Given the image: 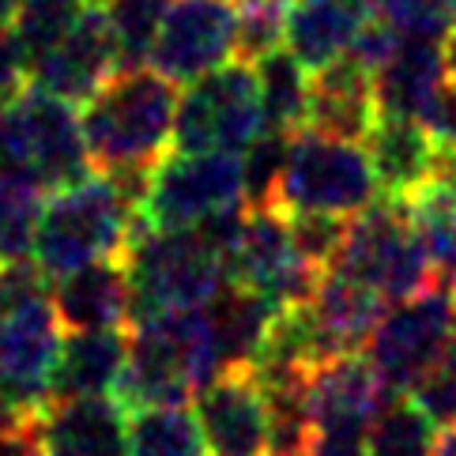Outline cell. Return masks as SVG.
I'll use <instances>...</instances> for the list:
<instances>
[{"label": "cell", "mask_w": 456, "mask_h": 456, "mask_svg": "<svg viewBox=\"0 0 456 456\" xmlns=\"http://www.w3.org/2000/svg\"><path fill=\"white\" fill-rule=\"evenodd\" d=\"M177 99H182L177 84L155 72L148 61L121 64L79 113L91 167L99 174L155 167L170 151Z\"/></svg>", "instance_id": "6da1fadb"}, {"label": "cell", "mask_w": 456, "mask_h": 456, "mask_svg": "<svg viewBox=\"0 0 456 456\" xmlns=\"http://www.w3.org/2000/svg\"><path fill=\"white\" fill-rule=\"evenodd\" d=\"M121 265L133 290V324L170 314V309L200 305L226 283L219 253L208 246L197 226L159 231L133 219Z\"/></svg>", "instance_id": "7a4b0ae2"}, {"label": "cell", "mask_w": 456, "mask_h": 456, "mask_svg": "<svg viewBox=\"0 0 456 456\" xmlns=\"http://www.w3.org/2000/svg\"><path fill=\"white\" fill-rule=\"evenodd\" d=\"M133 219L136 211L118 185L106 174H87L84 182L53 189V197H45L35 260L50 275L76 272L94 260H113L125 253Z\"/></svg>", "instance_id": "3957f363"}, {"label": "cell", "mask_w": 456, "mask_h": 456, "mask_svg": "<svg viewBox=\"0 0 456 456\" xmlns=\"http://www.w3.org/2000/svg\"><path fill=\"white\" fill-rule=\"evenodd\" d=\"M211 381L204 336H200V305L170 309L133 324L128 336L125 370L118 381V396L128 411L136 407H174Z\"/></svg>", "instance_id": "277c9868"}, {"label": "cell", "mask_w": 456, "mask_h": 456, "mask_svg": "<svg viewBox=\"0 0 456 456\" xmlns=\"http://www.w3.org/2000/svg\"><path fill=\"white\" fill-rule=\"evenodd\" d=\"M332 272L370 287L385 302H400L437 280L411 211L396 197H378L347 219V234L332 260Z\"/></svg>", "instance_id": "5b68a950"}, {"label": "cell", "mask_w": 456, "mask_h": 456, "mask_svg": "<svg viewBox=\"0 0 456 456\" xmlns=\"http://www.w3.org/2000/svg\"><path fill=\"white\" fill-rule=\"evenodd\" d=\"M0 167L35 174L45 189H64L94 174L72 102L27 84L0 102Z\"/></svg>", "instance_id": "8992f818"}, {"label": "cell", "mask_w": 456, "mask_h": 456, "mask_svg": "<svg viewBox=\"0 0 456 456\" xmlns=\"http://www.w3.org/2000/svg\"><path fill=\"white\" fill-rule=\"evenodd\" d=\"M378 197V174H373V162L358 140L324 136L317 128H295L290 133L275 208L329 211V216L351 219Z\"/></svg>", "instance_id": "52a82bcc"}, {"label": "cell", "mask_w": 456, "mask_h": 456, "mask_svg": "<svg viewBox=\"0 0 456 456\" xmlns=\"http://www.w3.org/2000/svg\"><path fill=\"white\" fill-rule=\"evenodd\" d=\"M456 336V290L442 280L393 302L366 339L370 366L393 393H411L442 366Z\"/></svg>", "instance_id": "ba28073f"}, {"label": "cell", "mask_w": 456, "mask_h": 456, "mask_svg": "<svg viewBox=\"0 0 456 456\" xmlns=\"http://www.w3.org/2000/svg\"><path fill=\"white\" fill-rule=\"evenodd\" d=\"M265 133V106L253 61H226L182 91L174 118V151H226L241 155Z\"/></svg>", "instance_id": "9c48e42d"}, {"label": "cell", "mask_w": 456, "mask_h": 456, "mask_svg": "<svg viewBox=\"0 0 456 456\" xmlns=\"http://www.w3.org/2000/svg\"><path fill=\"white\" fill-rule=\"evenodd\" d=\"M246 204L241 155L226 151H167L148 177V192L136 211L140 223L159 231H189L204 219Z\"/></svg>", "instance_id": "30bf717a"}, {"label": "cell", "mask_w": 456, "mask_h": 456, "mask_svg": "<svg viewBox=\"0 0 456 456\" xmlns=\"http://www.w3.org/2000/svg\"><path fill=\"white\" fill-rule=\"evenodd\" d=\"M223 268L231 283L265 295L275 309L309 302L324 275L295 249L283 208H246V219Z\"/></svg>", "instance_id": "8fae6325"}, {"label": "cell", "mask_w": 456, "mask_h": 456, "mask_svg": "<svg viewBox=\"0 0 456 456\" xmlns=\"http://www.w3.org/2000/svg\"><path fill=\"white\" fill-rule=\"evenodd\" d=\"M234 57L238 0H174L148 50V64L174 84H192Z\"/></svg>", "instance_id": "7c38bea8"}, {"label": "cell", "mask_w": 456, "mask_h": 456, "mask_svg": "<svg viewBox=\"0 0 456 456\" xmlns=\"http://www.w3.org/2000/svg\"><path fill=\"white\" fill-rule=\"evenodd\" d=\"M118 69H121V45H118V30L110 23V12L102 0H87V8L79 12L69 35L57 45H50L42 57L30 61L27 84L76 106L87 102Z\"/></svg>", "instance_id": "4fadbf2b"}, {"label": "cell", "mask_w": 456, "mask_h": 456, "mask_svg": "<svg viewBox=\"0 0 456 456\" xmlns=\"http://www.w3.org/2000/svg\"><path fill=\"white\" fill-rule=\"evenodd\" d=\"M197 422L211 456H265L268 400L253 370L219 373L197 393Z\"/></svg>", "instance_id": "5bb4252c"}, {"label": "cell", "mask_w": 456, "mask_h": 456, "mask_svg": "<svg viewBox=\"0 0 456 456\" xmlns=\"http://www.w3.org/2000/svg\"><path fill=\"white\" fill-rule=\"evenodd\" d=\"M35 437L42 456H128V407L118 396L50 400Z\"/></svg>", "instance_id": "9a60e30c"}, {"label": "cell", "mask_w": 456, "mask_h": 456, "mask_svg": "<svg viewBox=\"0 0 456 456\" xmlns=\"http://www.w3.org/2000/svg\"><path fill=\"white\" fill-rule=\"evenodd\" d=\"M393 388L362 354H339L309 373V419L314 430L366 434Z\"/></svg>", "instance_id": "2e32d148"}, {"label": "cell", "mask_w": 456, "mask_h": 456, "mask_svg": "<svg viewBox=\"0 0 456 456\" xmlns=\"http://www.w3.org/2000/svg\"><path fill=\"white\" fill-rule=\"evenodd\" d=\"M378 121V94L373 72L362 69L351 53L324 64L309 76V110L302 128H317L324 136H344L362 143L370 125Z\"/></svg>", "instance_id": "e0dca14e"}, {"label": "cell", "mask_w": 456, "mask_h": 456, "mask_svg": "<svg viewBox=\"0 0 456 456\" xmlns=\"http://www.w3.org/2000/svg\"><path fill=\"white\" fill-rule=\"evenodd\" d=\"M53 309L64 332L125 329L133 321V290H128L121 256L94 260V265L57 275Z\"/></svg>", "instance_id": "ac0fdd59"}, {"label": "cell", "mask_w": 456, "mask_h": 456, "mask_svg": "<svg viewBox=\"0 0 456 456\" xmlns=\"http://www.w3.org/2000/svg\"><path fill=\"white\" fill-rule=\"evenodd\" d=\"M305 309H309V321H314L321 362H329V358L358 354L366 347L373 324L385 314V298L329 268L321 275L314 298L305 302Z\"/></svg>", "instance_id": "d6986e66"}, {"label": "cell", "mask_w": 456, "mask_h": 456, "mask_svg": "<svg viewBox=\"0 0 456 456\" xmlns=\"http://www.w3.org/2000/svg\"><path fill=\"white\" fill-rule=\"evenodd\" d=\"M366 20V0H290L283 50L314 76L351 50Z\"/></svg>", "instance_id": "ffe728a7"}, {"label": "cell", "mask_w": 456, "mask_h": 456, "mask_svg": "<svg viewBox=\"0 0 456 456\" xmlns=\"http://www.w3.org/2000/svg\"><path fill=\"white\" fill-rule=\"evenodd\" d=\"M445 87L442 69V38L403 35L393 61L373 76V94H378V113H393L427 125L437 94Z\"/></svg>", "instance_id": "44dd1931"}, {"label": "cell", "mask_w": 456, "mask_h": 456, "mask_svg": "<svg viewBox=\"0 0 456 456\" xmlns=\"http://www.w3.org/2000/svg\"><path fill=\"white\" fill-rule=\"evenodd\" d=\"M362 148L378 174L381 197H411V192L434 174L437 162V143L419 121L393 118V113H378V121L370 125Z\"/></svg>", "instance_id": "7402d4cb"}, {"label": "cell", "mask_w": 456, "mask_h": 456, "mask_svg": "<svg viewBox=\"0 0 456 456\" xmlns=\"http://www.w3.org/2000/svg\"><path fill=\"white\" fill-rule=\"evenodd\" d=\"M125 354H128V336L121 329L64 332V344L50 378V400L113 396L125 370Z\"/></svg>", "instance_id": "603a6c76"}, {"label": "cell", "mask_w": 456, "mask_h": 456, "mask_svg": "<svg viewBox=\"0 0 456 456\" xmlns=\"http://www.w3.org/2000/svg\"><path fill=\"white\" fill-rule=\"evenodd\" d=\"M45 197H50V189L35 174L0 167V265L27 260L35 253V234Z\"/></svg>", "instance_id": "cb8c5ba5"}, {"label": "cell", "mask_w": 456, "mask_h": 456, "mask_svg": "<svg viewBox=\"0 0 456 456\" xmlns=\"http://www.w3.org/2000/svg\"><path fill=\"white\" fill-rule=\"evenodd\" d=\"M437 434H442L437 422L422 411L415 396L393 393L370 422L366 452L370 456H434Z\"/></svg>", "instance_id": "d4e9b609"}, {"label": "cell", "mask_w": 456, "mask_h": 456, "mask_svg": "<svg viewBox=\"0 0 456 456\" xmlns=\"http://www.w3.org/2000/svg\"><path fill=\"white\" fill-rule=\"evenodd\" d=\"M204 434L185 403L128 411V456H204Z\"/></svg>", "instance_id": "484cf974"}, {"label": "cell", "mask_w": 456, "mask_h": 456, "mask_svg": "<svg viewBox=\"0 0 456 456\" xmlns=\"http://www.w3.org/2000/svg\"><path fill=\"white\" fill-rule=\"evenodd\" d=\"M253 69L260 84V106H265V128H283V133L302 128L309 110V72L283 45L256 57Z\"/></svg>", "instance_id": "4316f807"}, {"label": "cell", "mask_w": 456, "mask_h": 456, "mask_svg": "<svg viewBox=\"0 0 456 456\" xmlns=\"http://www.w3.org/2000/svg\"><path fill=\"white\" fill-rule=\"evenodd\" d=\"M84 8H87V0H23L12 20V35L20 38L27 64L69 35Z\"/></svg>", "instance_id": "83f0119b"}, {"label": "cell", "mask_w": 456, "mask_h": 456, "mask_svg": "<svg viewBox=\"0 0 456 456\" xmlns=\"http://www.w3.org/2000/svg\"><path fill=\"white\" fill-rule=\"evenodd\" d=\"M290 133L265 128L246 151H241V182H246V208H275L280 177L287 167Z\"/></svg>", "instance_id": "f1b7e54d"}, {"label": "cell", "mask_w": 456, "mask_h": 456, "mask_svg": "<svg viewBox=\"0 0 456 456\" xmlns=\"http://www.w3.org/2000/svg\"><path fill=\"white\" fill-rule=\"evenodd\" d=\"M110 12V23L118 30L121 64H143L148 50L159 35V23L174 0H102Z\"/></svg>", "instance_id": "f546056e"}, {"label": "cell", "mask_w": 456, "mask_h": 456, "mask_svg": "<svg viewBox=\"0 0 456 456\" xmlns=\"http://www.w3.org/2000/svg\"><path fill=\"white\" fill-rule=\"evenodd\" d=\"M290 0H238V57L256 61L283 45Z\"/></svg>", "instance_id": "4dcf8cb0"}, {"label": "cell", "mask_w": 456, "mask_h": 456, "mask_svg": "<svg viewBox=\"0 0 456 456\" xmlns=\"http://www.w3.org/2000/svg\"><path fill=\"white\" fill-rule=\"evenodd\" d=\"M366 8L403 35L445 38L456 27V0H366Z\"/></svg>", "instance_id": "1f68e13d"}, {"label": "cell", "mask_w": 456, "mask_h": 456, "mask_svg": "<svg viewBox=\"0 0 456 456\" xmlns=\"http://www.w3.org/2000/svg\"><path fill=\"white\" fill-rule=\"evenodd\" d=\"M287 223H290L295 249L314 268L329 272L336 253H339V246H344L347 219L344 216H329V211H287Z\"/></svg>", "instance_id": "d6a6232c"}, {"label": "cell", "mask_w": 456, "mask_h": 456, "mask_svg": "<svg viewBox=\"0 0 456 456\" xmlns=\"http://www.w3.org/2000/svg\"><path fill=\"white\" fill-rule=\"evenodd\" d=\"M400 42H403V30L400 27H393L388 20H381V15H373L370 12V20L362 23V30L354 35V42H351V57L362 64V69H370L373 76H378L388 61H393V53L400 50Z\"/></svg>", "instance_id": "836d02e7"}, {"label": "cell", "mask_w": 456, "mask_h": 456, "mask_svg": "<svg viewBox=\"0 0 456 456\" xmlns=\"http://www.w3.org/2000/svg\"><path fill=\"white\" fill-rule=\"evenodd\" d=\"M27 53L8 23H0V102L12 99L20 87H27Z\"/></svg>", "instance_id": "e575fe53"}, {"label": "cell", "mask_w": 456, "mask_h": 456, "mask_svg": "<svg viewBox=\"0 0 456 456\" xmlns=\"http://www.w3.org/2000/svg\"><path fill=\"white\" fill-rule=\"evenodd\" d=\"M422 128L434 136V143L442 151H456V84L452 79H445V87H442V94H437V102H434L430 118Z\"/></svg>", "instance_id": "d590c367"}, {"label": "cell", "mask_w": 456, "mask_h": 456, "mask_svg": "<svg viewBox=\"0 0 456 456\" xmlns=\"http://www.w3.org/2000/svg\"><path fill=\"white\" fill-rule=\"evenodd\" d=\"M302 456H370L366 434H344V430H314Z\"/></svg>", "instance_id": "8d00e7d4"}, {"label": "cell", "mask_w": 456, "mask_h": 456, "mask_svg": "<svg viewBox=\"0 0 456 456\" xmlns=\"http://www.w3.org/2000/svg\"><path fill=\"white\" fill-rule=\"evenodd\" d=\"M35 452H38V437H35V430H30V434L0 437V456H35Z\"/></svg>", "instance_id": "74e56055"}, {"label": "cell", "mask_w": 456, "mask_h": 456, "mask_svg": "<svg viewBox=\"0 0 456 456\" xmlns=\"http://www.w3.org/2000/svg\"><path fill=\"white\" fill-rule=\"evenodd\" d=\"M442 69H445V79L456 84V27L442 38Z\"/></svg>", "instance_id": "f35d334b"}, {"label": "cell", "mask_w": 456, "mask_h": 456, "mask_svg": "<svg viewBox=\"0 0 456 456\" xmlns=\"http://www.w3.org/2000/svg\"><path fill=\"white\" fill-rule=\"evenodd\" d=\"M434 456H456V422H452V427H442V434H437V445H434Z\"/></svg>", "instance_id": "ab89813d"}, {"label": "cell", "mask_w": 456, "mask_h": 456, "mask_svg": "<svg viewBox=\"0 0 456 456\" xmlns=\"http://www.w3.org/2000/svg\"><path fill=\"white\" fill-rule=\"evenodd\" d=\"M23 0H0V23H12L15 12H20Z\"/></svg>", "instance_id": "60d3db41"}, {"label": "cell", "mask_w": 456, "mask_h": 456, "mask_svg": "<svg viewBox=\"0 0 456 456\" xmlns=\"http://www.w3.org/2000/svg\"><path fill=\"white\" fill-rule=\"evenodd\" d=\"M442 370L456 381V336H452V344H449V351H445V358H442Z\"/></svg>", "instance_id": "b9f144b4"}, {"label": "cell", "mask_w": 456, "mask_h": 456, "mask_svg": "<svg viewBox=\"0 0 456 456\" xmlns=\"http://www.w3.org/2000/svg\"><path fill=\"white\" fill-rule=\"evenodd\" d=\"M35 456H42V449H38V452H35Z\"/></svg>", "instance_id": "7bdbcfd3"}]
</instances>
